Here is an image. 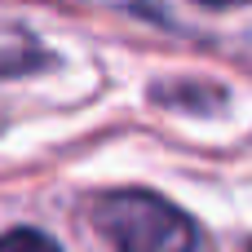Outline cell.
<instances>
[{"mask_svg": "<svg viewBox=\"0 0 252 252\" xmlns=\"http://www.w3.org/2000/svg\"><path fill=\"white\" fill-rule=\"evenodd\" d=\"M204 9H235V4H252V0H195Z\"/></svg>", "mask_w": 252, "mask_h": 252, "instance_id": "3", "label": "cell"}, {"mask_svg": "<svg viewBox=\"0 0 252 252\" xmlns=\"http://www.w3.org/2000/svg\"><path fill=\"white\" fill-rule=\"evenodd\" d=\"M93 226L115 252H195L199 226L155 190H111L93 204Z\"/></svg>", "mask_w": 252, "mask_h": 252, "instance_id": "1", "label": "cell"}, {"mask_svg": "<svg viewBox=\"0 0 252 252\" xmlns=\"http://www.w3.org/2000/svg\"><path fill=\"white\" fill-rule=\"evenodd\" d=\"M0 252H62L44 230H27V226H18V230H9V235H0Z\"/></svg>", "mask_w": 252, "mask_h": 252, "instance_id": "2", "label": "cell"}]
</instances>
